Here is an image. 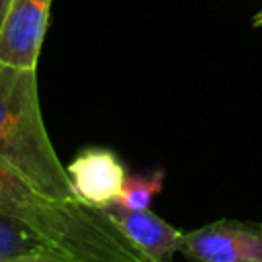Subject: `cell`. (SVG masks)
<instances>
[{
	"label": "cell",
	"mask_w": 262,
	"mask_h": 262,
	"mask_svg": "<svg viewBox=\"0 0 262 262\" xmlns=\"http://www.w3.org/2000/svg\"><path fill=\"white\" fill-rule=\"evenodd\" d=\"M0 211L25 223L51 248L84 262H156L104 209L55 199L0 160Z\"/></svg>",
	"instance_id": "6da1fadb"
},
{
	"label": "cell",
	"mask_w": 262,
	"mask_h": 262,
	"mask_svg": "<svg viewBox=\"0 0 262 262\" xmlns=\"http://www.w3.org/2000/svg\"><path fill=\"white\" fill-rule=\"evenodd\" d=\"M0 160L55 199H74L43 121L37 70L0 61Z\"/></svg>",
	"instance_id": "7a4b0ae2"
},
{
	"label": "cell",
	"mask_w": 262,
	"mask_h": 262,
	"mask_svg": "<svg viewBox=\"0 0 262 262\" xmlns=\"http://www.w3.org/2000/svg\"><path fill=\"white\" fill-rule=\"evenodd\" d=\"M180 254L190 262H262V223L219 219L182 235Z\"/></svg>",
	"instance_id": "3957f363"
},
{
	"label": "cell",
	"mask_w": 262,
	"mask_h": 262,
	"mask_svg": "<svg viewBox=\"0 0 262 262\" xmlns=\"http://www.w3.org/2000/svg\"><path fill=\"white\" fill-rule=\"evenodd\" d=\"M51 0H8L0 20V61L37 70Z\"/></svg>",
	"instance_id": "277c9868"
},
{
	"label": "cell",
	"mask_w": 262,
	"mask_h": 262,
	"mask_svg": "<svg viewBox=\"0 0 262 262\" xmlns=\"http://www.w3.org/2000/svg\"><path fill=\"white\" fill-rule=\"evenodd\" d=\"M66 174L74 199L96 209L113 205L127 180L123 162L106 147L82 149L66 166Z\"/></svg>",
	"instance_id": "5b68a950"
},
{
	"label": "cell",
	"mask_w": 262,
	"mask_h": 262,
	"mask_svg": "<svg viewBox=\"0 0 262 262\" xmlns=\"http://www.w3.org/2000/svg\"><path fill=\"white\" fill-rule=\"evenodd\" d=\"M104 211L123 229V233L151 260L172 262V256L180 252L184 231L170 225L154 211L149 209L129 211L119 205H108Z\"/></svg>",
	"instance_id": "8992f818"
},
{
	"label": "cell",
	"mask_w": 262,
	"mask_h": 262,
	"mask_svg": "<svg viewBox=\"0 0 262 262\" xmlns=\"http://www.w3.org/2000/svg\"><path fill=\"white\" fill-rule=\"evenodd\" d=\"M43 250H55V248L43 242L25 223L0 211V262H8Z\"/></svg>",
	"instance_id": "52a82bcc"
},
{
	"label": "cell",
	"mask_w": 262,
	"mask_h": 262,
	"mask_svg": "<svg viewBox=\"0 0 262 262\" xmlns=\"http://www.w3.org/2000/svg\"><path fill=\"white\" fill-rule=\"evenodd\" d=\"M164 180H166L164 168H156V170H149L145 174L127 176V180H125V184H123V188H121V192L113 205H119V207L129 209V211L149 209L151 201L162 192Z\"/></svg>",
	"instance_id": "ba28073f"
},
{
	"label": "cell",
	"mask_w": 262,
	"mask_h": 262,
	"mask_svg": "<svg viewBox=\"0 0 262 262\" xmlns=\"http://www.w3.org/2000/svg\"><path fill=\"white\" fill-rule=\"evenodd\" d=\"M8 262H84V260H78V258H72L59 250H43V252H37V254H29V256H20V258H14V260H8Z\"/></svg>",
	"instance_id": "9c48e42d"
},
{
	"label": "cell",
	"mask_w": 262,
	"mask_h": 262,
	"mask_svg": "<svg viewBox=\"0 0 262 262\" xmlns=\"http://www.w3.org/2000/svg\"><path fill=\"white\" fill-rule=\"evenodd\" d=\"M252 23H254V27H262V10L254 14V18H252Z\"/></svg>",
	"instance_id": "30bf717a"
},
{
	"label": "cell",
	"mask_w": 262,
	"mask_h": 262,
	"mask_svg": "<svg viewBox=\"0 0 262 262\" xmlns=\"http://www.w3.org/2000/svg\"><path fill=\"white\" fill-rule=\"evenodd\" d=\"M6 6H8V0H0V20H2L4 12H6Z\"/></svg>",
	"instance_id": "8fae6325"
}]
</instances>
